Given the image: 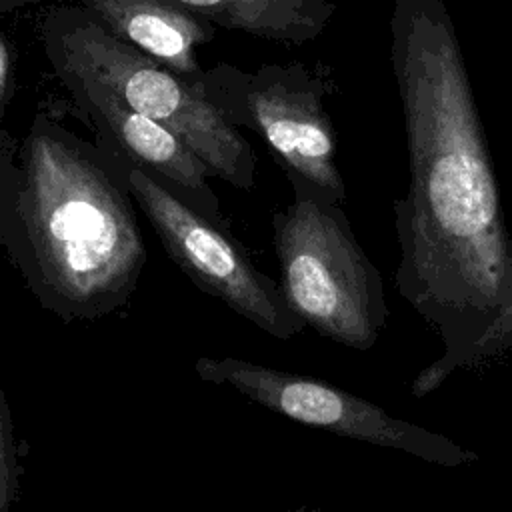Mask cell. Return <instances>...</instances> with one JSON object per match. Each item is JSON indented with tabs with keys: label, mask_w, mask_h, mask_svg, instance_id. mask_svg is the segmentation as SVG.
I'll list each match as a JSON object with an SVG mask.
<instances>
[{
	"label": "cell",
	"mask_w": 512,
	"mask_h": 512,
	"mask_svg": "<svg viewBox=\"0 0 512 512\" xmlns=\"http://www.w3.org/2000/svg\"><path fill=\"white\" fill-rule=\"evenodd\" d=\"M390 62L410 184L394 200V284L444 352L412 382L424 398L456 370L504 310L512 286L500 188L464 54L444 0H392Z\"/></svg>",
	"instance_id": "6da1fadb"
},
{
	"label": "cell",
	"mask_w": 512,
	"mask_h": 512,
	"mask_svg": "<svg viewBox=\"0 0 512 512\" xmlns=\"http://www.w3.org/2000/svg\"><path fill=\"white\" fill-rule=\"evenodd\" d=\"M194 372L204 382L230 386L248 400L310 428L402 450L428 464L448 468L480 460L474 450L448 436L396 418L378 404L318 378L232 356H202L194 362Z\"/></svg>",
	"instance_id": "52a82bcc"
},
{
	"label": "cell",
	"mask_w": 512,
	"mask_h": 512,
	"mask_svg": "<svg viewBox=\"0 0 512 512\" xmlns=\"http://www.w3.org/2000/svg\"><path fill=\"white\" fill-rule=\"evenodd\" d=\"M212 26L252 36L302 44L314 40L330 22V0H170Z\"/></svg>",
	"instance_id": "30bf717a"
},
{
	"label": "cell",
	"mask_w": 512,
	"mask_h": 512,
	"mask_svg": "<svg viewBox=\"0 0 512 512\" xmlns=\"http://www.w3.org/2000/svg\"><path fill=\"white\" fill-rule=\"evenodd\" d=\"M52 66L70 68L108 86L134 110L176 132L208 166L212 176L250 192L256 184L252 146L202 92L146 52L114 36L92 16L50 22Z\"/></svg>",
	"instance_id": "277c9868"
},
{
	"label": "cell",
	"mask_w": 512,
	"mask_h": 512,
	"mask_svg": "<svg viewBox=\"0 0 512 512\" xmlns=\"http://www.w3.org/2000/svg\"><path fill=\"white\" fill-rule=\"evenodd\" d=\"M54 70L102 142L154 174L198 212L228 226L218 194L208 182L212 172L176 132L128 106L102 82L70 68L54 66Z\"/></svg>",
	"instance_id": "ba28073f"
},
{
	"label": "cell",
	"mask_w": 512,
	"mask_h": 512,
	"mask_svg": "<svg viewBox=\"0 0 512 512\" xmlns=\"http://www.w3.org/2000/svg\"><path fill=\"white\" fill-rule=\"evenodd\" d=\"M194 80L234 126H244L266 142L292 190L344 202L336 132L324 108L326 88L320 78L300 64H268L256 72L220 64Z\"/></svg>",
	"instance_id": "5b68a950"
},
{
	"label": "cell",
	"mask_w": 512,
	"mask_h": 512,
	"mask_svg": "<svg viewBox=\"0 0 512 512\" xmlns=\"http://www.w3.org/2000/svg\"><path fill=\"white\" fill-rule=\"evenodd\" d=\"M20 468L14 446V426L6 392L0 384V512H6L18 492Z\"/></svg>",
	"instance_id": "8fae6325"
},
{
	"label": "cell",
	"mask_w": 512,
	"mask_h": 512,
	"mask_svg": "<svg viewBox=\"0 0 512 512\" xmlns=\"http://www.w3.org/2000/svg\"><path fill=\"white\" fill-rule=\"evenodd\" d=\"M114 36L126 40L184 78L202 68L196 48L212 38V24L170 0H82Z\"/></svg>",
	"instance_id": "9c48e42d"
},
{
	"label": "cell",
	"mask_w": 512,
	"mask_h": 512,
	"mask_svg": "<svg viewBox=\"0 0 512 512\" xmlns=\"http://www.w3.org/2000/svg\"><path fill=\"white\" fill-rule=\"evenodd\" d=\"M102 144L110 150L132 198L156 230L166 254L198 290L274 338L288 340L306 328L304 320L288 306L280 284L254 266L228 226L204 216L154 174L106 142Z\"/></svg>",
	"instance_id": "8992f818"
},
{
	"label": "cell",
	"mask_w": 512,
	"mask_h": 512,
	"mask_svg": "<svg viewBox=\"0 0 512 512\" xmlns=\"http://www.w3.org/2000/svg\"><path fill=\"white\" fill-rule=\"evenodd\" d=\"M0 252L62 322H94L126 306L146 244L110 150L46 114L24 136L0 132Z\"/></svg>",
	"instance_id": "7a4b0ae2"
},
{
	"label": "cell",
	"mask_w": 512,
	"mask_h": 512,
	"mask_svg": "<svg viewBox=\"0 0 512 512\" xmlns=\"http://www.w3.org/2000/svg\"><path fill=\"white\" fill-rule=\"evenodd\" d=\"M272 244L292 312L336 344L370 350L388 322L384 282L342 204L294 190L272 214Z\"/></svg>",
	"instance_id": "3957f363"
},
{
	"label": "cell",
	"mask_w": 512,
	"mask_h": 512,
	"mask_svg": "<svg viewBox=\"0 0 512 512\" xmlns=\"http://www.w3.org/2000/svg\"><path fill=\"white\" fill-rule=\"evenodd\" d=\"M10 78H12V58H10V50L6 40L0 34V114L2 108L8 100V92H10Z\"/></svg>",
	"instance_id": "4fadbf2b"
},
{
	"label": "cell",
	"mask_w": 512,
	"mask_h": 512,
	"mask_svg": "<svg viewBox=\"0 0 512 512\" xmlns=\"http://www.w3.org/2000/svg\"><path fill=\"white\" fill-rule=\"evenodd\" d=\"M510 348H512V286H510V296L504 310L494 318V322L490 324V328L474 348L470 368L490 362L502 356Z\"/></svg>",
	"instance_id": "7c38bea8"
}]
</instances>
